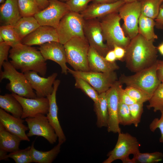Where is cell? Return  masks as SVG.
<instances>
[{"mask_svg":"<svg viewBox=\"0 0 163 163\" xmlns=\"http://www.w3.org/2000/svg\"><path fill=\"white\" fill-rule=\"evenodd\" d=\"M33 142L31 146L30 155L32 162L37 163H51L60 152L61 144L59 143L52 149L47 151L37 150L34 146Z\"/></svg>","mask_w":163,"mask_h":163,"instance_id":"cell-25","label":"cell"},{"mask_svg":"<svg viewBox=\"0 0 163 163\" xmlns=\"http://www.w3.org/2000/svg\"><path fill=\"white\" fill-rule=\"evenodd\" d=\"M60 82L59 79L55 81L53 91L46 97L49 101V107L46 116L57 136L58 143L62 144L65 142L66 138L58 119V108L56 101V93Z\"/></svg>","mask_w":163,"mask_h":163,"instance_id":"cell-19","label":"cell"},{"mask_svg":"<svg viewBox=\"0 0 163 163\" xmlns=\"http://www.w3.org/2000/svg\"><path fill=\"white\" fill-rule=\"evenodd\" d=\"M154 41L147 40L139 34L131 40L125 49L124 59L129 70L136 73L157 62L158 50Z\"/></svg>","mask_w":163,"mask_h":163,"instance_id":"cell-1","label":"cell"},{"mask_svg":"<svg viewBox=\"0 0 163 163\" xmlns=\"http://www.w3.org/2000/svg\"><path fill=\"white\" fill-rule=\"evenodd\" d=\"M37 4L40 10H42L47 7L49 5L48 0H33Z\"/></svg>","mask_w":163,"mask_h":163,"instance_id":"cell-48","label":"cell"},{"mask_svg":"<svg viewBox=\"0 0 163 163\" xmlns=\"http://www.w3.org/2000/svg\"><path fill=\"white\" fill-rule=\"evenodd\" d=\"M141 0H138V1H140Z\"/></svg>","mask_w":163,"mask_h":163,"instance_id":"cell-58","label":"cell"},{"mask_svg":"<svg viewBox=\"0 0 163 163\" xmlns=\"http://www.w3.org/2000/svg\"><path fill=\"white\" fill-rule=\"evenodd\" d=\"M128 95L136 102L143 103L148 101L151 95L135 87L127 86L124 89Z\"/></svg>","mask_w":163,"mask_h":163,"instance_id":"cell-37","label":"cell"},{"mask_svg":"<svg viewBox=\"0 0 163 163\" xmlns=\"http://www.w3.org/2000/svg\"><path fill=\"white\" fill-rule=\"evenodd\" d=\"M32 88L35 90L37 97H46L51 94L53 90V83L57 76L54 73L47 78L39 76L34 71L24 73Z\"/></svg>","mask_w":163,"mask_h":163,"instance_id":"cell-16","label":"cell"},{"mask_svg":"<svg viewBox=\"0 0 163 163\" xmlns=\"http://www.w3.org/2000/svg\"><path fill=\"white\" fill-rule=\"evenodd\" d=\"M156 73L159 80H163V60H158L157 62Z\"/></svg>","mask_w":163,"mask_h":163,"instance_id":"cell-45","label":"cell"},{"mask_svg":"<svg viewBox=\"0 0 163 163\" xmlns=\"http://www.w3.org/2000/svg\"><path fill=\"white\" fill-rule=\"evenodd\" d=\"M136 163H154L162 161L163 153L159 152L151 153H141L140 152L133 155Z\"/></svg>","mask_w":163,"mask_h":163,"instance_id":"cell-35","label":"cell"},{"mask_svg":"<svg viewBox=\"0 0 163 163\" xmlns=\"http://www.w3.org/2000/svg\"><path fill=\"white\" fill-rule=\"evenodd\" d=\"M21 140L16 135L7 131L0 123V149L10 153L19 149Z\"/></svg>","mask_w":163,"mask_h":163,"instance_id":"cell-24","label":"cell"},{"mask_svg":"<svg viewBox=\"0 0 163 163\" xmlns=\"http://www.w3.org/2000/svg\"><path fill=\"white\" fill-rule=\"evenodd\" d=\"M24 120L21 118L16 117L0 109V123L7 131L18 136L21 140L30 141V139L26 134L29 130L24 124Z\"/></svg>","mask_w":163,"mask_h":163,"instance_id":"cell-21","label":"cell"},{"mask_svg":"<svg viewBox=\"0 0 163 163\" xmlns=\"http://www.w3.org/2000/svg\"><path fill=\"white\" fill-rule=\"evenodd\" d=\"M38 114L32 117L25 118L29 131L28 137L34 136H41L51 144L55 143L58 138L55 130L50 123L46 116Z\"/></svg>","mask_w":163,"mask_h":163,"instance_id":"cell-12","label":"cell"},{"mask_svg":"<svg viewBox=\"0 0 163 163\" xmlns=\"http://www.w3.org/2000/svg\"><path fill=\"white\" fill-rule=\"evenodd\" d=\"M121 84L118 89V96L119 102L129 105L136 102L126 93L125 89L123 88Z\"/></svg>","mask_w":163,"mask_h":163,"instance_id":"cell-42","label":"cell"},{"mask_svg":"<svg viewBox=\"0 0 163 163\" xmlns=\"http://www.w3.org/2000/svg\"><path fill=\"white\" fill-rule=\"evenodd\" d=\"M155 21V26L158 28H162L163 27V8H160L158 14Z\"/></svg>","mask_w":163,"mask_h":163,"instance_id":"cell-46","label":"cell"},{"mask_svg":"<svg viewBox=\"0 0 163 163\" xmlns=\"http://www.w3.org/2000/svg\"><path fill=\"white\" fill-rule=\"evenodd\" d=\"M123 21L122 29L126 35L131 40L139 34L138 24L141 13L139 1L125 3L118 11Z\"/></svg>","mask_w":163,"mask_h":163,"instance_id":"cell-10","label":"cell"},{"mask_svg":"<svg viewBox=\"0 0 163 163\" xmlns=\"http://www.w3.org/2000/svg\"><path fill=\"white\" fill-rule=\"evenodd\" d=\"M123 163H136L135 159L133 158L130 159L129 156L126 157L121 160Z\"/></svg>","mask_w":163,"mask_h":163,"instance_id":"cell-50","label":"cell"},{"mask_svg":"<svg viewBox=\"0 0 163 163\" xmlns=\"http://www.w3.org/2000/svg\"><path fill=\"white\" fill-rule=\"evenodd\" d=\"M119 0H93V2L95 3H112Z\"/></svg>","mask_w":163,"mask_h":163,"instance_id":"cell-51","label":"cell"},{"mask_svg":"<svg viewBox=\"0 0 163 163\" xmlns=\"http://www.w3.org/2000/svg\"><path fill=\"white\" fill-rule=\"evenodd\" d=\"M163 0H141V13L146 17L155 19L159 13L160 7Z\"/></svg>","mask_w":163,"mask_h":163,"instance_id":"cell-30","label":"cell"},{"mask_svg":"<svg viewBox=\"0 0 163 163\" xmlns=\"http://www.w3.org/2000/svg\"><path fill=\"white\" fill-rule=\"evenodd\" d=\"M113 50L115 53L117 60H124L126 53V50L120 46L115 45Z\"/></svg>","mask_w":163,"mask_h":163,"instance_id":"cell-44","label":"cell"},{"mask_svg":"<svg viewBox=\"0 0 163 163\" xmlns=\"http://www.w3.org/2000/svg\"><path fill=\"white\" fill-rule=\"evenodd\" d=\"M118 118L119 124L126 126L133 124L128 105L119 102Z\"/></svg>","mask_w":163,"mask_h":163,"instance_id":"cell-38","label":"cell"},{"mask_svg":"<svg viewBox=\"0 0 163 163\" xmlns=\"http://www.w3.org/2000/svg\"><path fill=\"white\" fill-rule=\"evenodd\" d=\"M0 107L6 112L17 118H21L23 108L19 101L13 95L6 94L0 95Z\"/></svg>","mask_w":163,"mask_h":163,"instance_id":"cell-27","label":"cell"},{"mask_svg":"<svg viewBox=\"0 0 163 163\" xmlns=\"http://www.w3.org/2000/svg\"><path fill=\"white\" fill-rule=\"evenodd\" d=\"M157 62L152 66L136 72L134 75L127 76L122 74L119 80L121 84L135 87L152 96L161 83L157 75Z\"/></svg>","mask_w":163,"mask_h":163,"instance_id":"cell-6","label":"cell"},{"mask_svg":"<svg viewBox=\"0 0 163 163\" xmlns=\"http://www.w3.org/2000/svg\"><path fill=\"white\" fill-rule=\"evenodd\" d=\"M12 93L22 107V119L34 117L40 113L45 115L48 113L49 103L47 97L27 98Z\"/></svg>","mask_w":163,"mask_h":163,"instance_id":"cell-17","label":"cell"},{"mask_svg":"<svg viewBox=\"0 0 163 163\" xmlns=\"http://www.w3.org/2000/svg\"><path fill=\"white\" fill-rule=\"evenodd\" d=\"M160 8H163V1L162 2V3L161 4V7H160Z\"/></svg>","mask_w":163,"mask_h":163,"instance_id":"cell-54","label":"cell"},{"mask_svg":"<svg viewBox=\"0 0 163 163\" xmlns=\"http://www.w3.org/2000/svg\"><path fill=\"white\" fill-rule=\"evenodd\" d=\"M68 72L73 77L77 76L85 80L99 94L106 92L118 80L117 74L115 71L109 73L83 72L68 68Z\"/></svg>","mask_w":163,"mask_h":163,"instance_id":"cell-8","label":"cell"},{"mask_svg":"<svg viewBox=\"0 0 163 163\" xmlns=\"http://www.w3.org/2000/svg\"><path fill=\"white\" fill-rule=\"evenodd\" d=\"M3 70L0 71V80L6 79L9 81L6 88L12 93L27 98L37 97L24 73L18 72L10 61H5L2 65Z\"/></svg>","mask_w":163,"mask_h":163,"instance_id":"cell-4","label":"cell"},{"mask_svg":"<svg viewBox=\"0 0 163 163\" xmlns=\"http://www.w3.org/2000/svg\"><path fill=\"white\" fill-rule=\"evenodd\" d=\"M75 79V86L82 90L88 96L96 103L99 100V94L83 78L74 76Z\"/></svg>","mask_w":163,"mask_h":163,"instance_id":"cell-34","label":"cell"},{"mask_svg":"<svg viewBox=\"0 0 163 163\" xmlns=\"http://www.w3.org/2000/svg\"><path fill=\"white\" fill-rule=\"evenodd\" d=\"M161 117L159 118H155L149 126V129L152 132H154L157 129L160 130L161 136L159 139L160 142L163 143V110L160 111Z\"/></svg>","mask_w":163,"mask_h":163,"instance_id":"cell-41","label":"cell"},{"mask_svg":"<svg viewBox=\"0 0 163 163\" xmlns=\"http://www.w3.org/2000/svg\"><path fill=\"white\" fill-rule=\"evenodd\" d=\"M0 36L2 37L4 42L11 47L21 43L13 26L11 25L1 26L0 27Z\"/></svg>","mask_w":163,"mask_h":163,"instance_id":"cell-31","label":"cell"},{"mask_svg":"<svg viewBox=\"0 0 163 163\" xmlns=\"http://www.w3.org/2000/svg\"><path fill=\"white\" fill-rule=\"evenodd\" d=\"M40 25L34 16L22 17L13 26L21 40Z\"/></svg>","mask_w":163,"mask_h":163,"instance_id":"cell-26","label":"cell"},{"mask_svg":"<svg viewBox=\"0 0 163 163\" xmlns=\"http://www.w3.org/2000/svg\"><path fill=\"white\" fill-rule=\"evenodd\" d=\"M155 26L154 20L147 17L141 13L139 21V34L147 40L154 41L158 38L154 31Z\"/></svg>","mask_w":163,"mask_h":163,"instance_id":"cell-29","label":"cell"},{"mask_svg":"<svg viewBox=\"0 0 163 163\" xmlns=\"http://www.w3.org/2000/svg\"><path fill=\"white\" fill-rule=\"evenodd\" d=\"M39 49L44 59L50 60L58 64L61 69L62 73L67 74L68 68L64 45L57 41H51L40 46Z\"/></svg>","mask_w":163,"mask_h":163,"instance_id":"cell-15","label":"cell"},{"mask_svg":"<svg viewBox=\"0 0 163 163\" xmlns=\"http://www.w3.org/2000/svg\"><path fill=\"white\" fill-rule=\"evenodd\" d=\"M94 110L97 116V126L99 128L107 127L108 113L106 92L99 94L98 101L94 103Z\"/></svg>","mask_w":163,"mask_h":163,"instance_id":"cell-28","label":"cell"},{"mask_svg":"<svg viewBox=\"0 0 163 163\" xmlns=\"http://www.w3.org/2000/svg\"><path fill=\"white\" fill-rule=\"evenodd\" d=\"M67 63L77 71L88 72V61L89 44L86 38L74 37L64 45Z\"/></svg>","mask_w":163,"mask_h":163,"instance_id":"cell-5","label":"cell"},{"mask_svg":"<svg viewBox=\"0 0 163 163\" xmlns=\"http://www.w3.org/2000/svg\"><path fill=\"white\" fill-rule=\"evenodd\" d=\"M161 82L162 84H163V80H162V81H161Z\"/></svg>","mask_w":163,"mask_h":163,"instance_id":"cell-57","label":"cell"},{"mask_svg":"<svg viewBox=\"0 0 163 163\" xmlns=\"http://www.w3.org/2000/svg\"><path fill=\"white\" fill-rule=\"evenodd\" d=\"M93 0H69L66 2L70 11L80 13L88 7V4Z\"/></svg>","mask_w":163,"mask_h":163,"instance_id":"cell-40","label":"cell"},{"mask_svg":"<svg viewBox=\"0 0 163 163\" xmlns=\"http://www.w3.org/2000/svg\"><path fill=\"white\" fill-rule=\"evenodd\" d=\"M31 146L23 149H19L8 154V158L13 159L16 163H30L32 161L30 155Z\"/></svg>","mask_w":163,"mask_h":163,"instance_id":"cell-36","label":"cell"},{"mask_svg":"<svg viewBox=\"0 0 163 163\" xmlns=\"http://www.w3.org/2000/svg\"><path fill=\"white\" fill-rule=\"evenodd\" d=\"M8 57L13 66L21 72L34 71L43 77L46 74V60L40 50L34 47L21 43L11 47Z\"/></svg>","mask_w":163,"mask_h":163,"instance_id":"cell-2","label":"cell"},{"mask_svg":"<svg viewBox=\"0 0 163 163\" xmlns=\"http://www.w3.org/2000/svg\"><path fill=\"white\" fill-rule=\"evenodd\" d=\"M149 104L147 107L153 109V111H161L163 110V84L161 83L155 90L148 101Z\"/></svg>","mask_w":163,"mask_h":163,"instance_id":"cell-32","label":"cell"},{"mask_svg":"<svg viewBox=\"0 0 163 163\" xmlns=\"http://www.w3.org/2000/svg\"><path fill=\"white\" fill-rule=\"evenodd\" d=\"M21 17L34 16L40 11L39 7L33 0H17Z\"/></svg>","mask_w":163,"mask_h":163,"instance_id":"cell-33","label":"cell"},{"mask_svg":"<svg viewBox=\"0 0 163 163\" xmlns=\"http://www.w3.org/2000/svg\"><path fill=\"white\" fill-rule=\"evenodd\" d=\"M157 48L160 53L163 56V42L159 44Z\"/></svg>","mask_w":163,"mask_h":163,"instance_id":"cell-52","label":"cell"},{"mask_svg":"<svg viewBox=\"0 0 163 163\" xmlns=\"http://www.w3.org/2000/svg\"><path fill=\"white\" fill-rule=\"evenodd\" d=\"M88 65L90 71L109 73L118 69L119 67L115 62L107 61L104 57L90 46L88 54Z\"/></svg>","mask_w":163,"mask_h":163,"instance_id":"cell-22","label":"cell"},{"mask_svg":"<svg viewBox=\"0 0 163 163\" xmlns=\"http://www.w3.org/2000/svg\"><path fill=\"white\" fill-rule=\"evenodd\" d=\"M124 2L125 3H130L137 1L138 0H120Z\"/></svg>","mask_w":163,"mask_h":163,"instance_id":"cell-53","label":"cell"},{"mask_svg":"<svg viewBox=\"0 0 163 163\" xmlns=\"http://www.w3.org/2000/svg\"><path fill=\"white\" fill-rule=\"evenodd\" d=\"M104 40L110 50L116 45L125 49L131 39L126 36L120 25L121 19L118 12L113 13L99 19Z\"/></svg>","mask_w":163,"mask_h":163,"instance_id":"cell-3","label":"cell"},{"mask_svg":"<svg viewBox=\"0 0 163 163\" xmlns=\"http://www.w3.org/2000/svg\"><path fill=\"white\" fill-rule=\"evenodd\" d=\"M133 124L137 127L140 123L143 112V103L136 102L129 105Z\"/></svg>","mask_w":163,"mask_h":163,"instance_id":"cell-39","label":"cell"},{"mask_svg":"<svg viewBox=\"0 0 163 163\" xmlns=\"http://www.w3.org/2000/svg\"><path fill=\"white\" fill-rule=\"evenodd\" d=\"M105 59L107 61L113 62L117 60L116 57L113 50H110L104 57Z\"/></svg>","mask_w":163,"mask_h":163,"instance_id":"cell-47","label":"cell"},{"mask_svg":"<svg viewBox=\"0 0 163 163\" xmlns=\"http://www.w3.org/2000/svg\"><path fill=\"white\" fill-rule=\"evenodd\" d=\"M51 41L59 42L56 28L49 26H41L24 38L21 41L24 44L31 46L41 45Z\"/></svg>","mask_w":163,"mask_h":163,"instance_id":"cell-18","label":"cell"},{"mask_svg":"<svg viewBox=\"0 0 163 163\" xmlns=\"http://www.w3.org/2000/svg\"><path fill=\"white\" fill-rule=\"evenodd\" d=\"M11 46L5 42L0 43V70L1 71L4 62L8 61V57Z\"/></svg>","mask_w":163,"mask_h":163,"instance_id":"cell-43","label":"cell"},{"mask_svg":"<svg viewBox=\"0 0 163 163\" xmlns=\"http://www.w3.org/2000/svg\"><path fill=\"white\" fill-rule=\"evenodd\" d=\"M62 2H66L67 1H68L69 0H59Z\"/></svg>","mask_w":163,"mask_h":163,"instance_id":"cell-55","label":"cell"},{"mask_svg":"<svg viewBox=\"0 0 163 163\" xmlns=\"http://www.w3.org/2000/svg\"><path fill=\"white\" fill-rule=\"evenodd\" d=\"M83 31L90 46L104 57L111 50L106 44L104 43V40L99 19L96 18L85 20Z\"/></svg>","mask_w":163,"mask_h":163,"instance_id":"cell-13","label":"cell"},{"mask_svg":"<svg viewBox=\"0 0 163 163\" xmlns=\"http://www.w3.org/2000/svg\"><path fill=\"white\" fill-rule=\"evenodd\" d=\"M1 18L6 25L14 26L22 17L17 0H6L0 8Z\"/></svg>","mask_w":163,"mask_h":163,"instance_id":"cell-23","label":"cell"},{"mask_svg":"<svg viewBox=\"0 0 163 163\" xmlns=\"http://www.w3.org/2000/svg\"><path fill=\"white\" fill-rule=\"evenodd\" d=\"M85 21L80 13L70 11L67 13L56 28L59 42L64 45L75 37L85 38L83 31Z\"/></svg>","mask_w":163,"mask_h":163,"instance_id":"cell-7","label":"cell"},{"mask_svg":"<svg viewBox=\"0 0 163 163\" xmlns=\"http://www.w3.org/2000/svg\"><path fill=\"white\" fill-rule=\"evenodd\" d=\"M121 84L117 80L106 92L108 113L107 130L109 132L118 134L121 132L118 118V89Z\"/></svg>","mask_w":163,"mask_h":163,"instance_id":"cell-14","label":"cell"},{"mask_svg":"<svg viewBox=\"0 0 163 163\" xmlns=\"http://www.w3.org/2000/svg\"><path fill=\"white\" fill-rule=\"evenodd\" d=\"M140 144L137 139L128 133H118L117 142L114 149L108 154V158L103 163H111L117 160H122L131 154L139 151Z\"/></svg>","mask_w":163,"mask_h":163,"instance_id":"cell-9","label":"cell"},{"mask_svg":"<svg viewBox=\"0 0 163 163\" xmlns=\"http://www.w3.org/2000/svg\"><path fill=\"white\" fill-rule=\"evenodd\" d=\"M125 3L120 0L112 3L93 2L80 13L85 20L99 19L109 14L118 12L120 8Z\"/></svg>","mask_w":163,"mask_h":163,"instance_id":"cell-20","label":"cell"},{"mask_svg":"<svg viewBox=\"0 0 163 163\" xmlns=\"http://www.w3.org/2000/svg\"><path fill=\"white\" fill-rule=\"evenodd\" d=\"M48 0V6L40 11L34 17L40 25L56 28L62 18L70 11L66 2L59 0Z\"/></svg>","mask_w":163,"mask_h":163,"instance_id":"cell-11","label":"cell"},{"mask_svg":"<svg viewBox=\"0 0 163 163\" xmlns=\"http://www.w3.org/2000/svg\"><path fill=\"white\" fill-rule=\"evenodd\" d=\"M7 152L5 150L0 149V160H8Z\"/></svg>","mask_w":163,"mask_h":163,"instance_id":"cell-49","label":"cell"},{"mask_svg":"<svg viewBox=\"0 0 163 163\" xmlns=\"http://www.w3.org/2000/svg\"><path fill=\"white\" fill-rule=\"evenodd\" d=\"M4 0H0V3H2Z\"/></svg>","mask_w":163,"mask_h":163,"instance_id":"cell-56","label":"cell"}]
</instances>
